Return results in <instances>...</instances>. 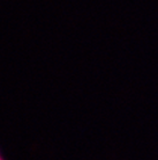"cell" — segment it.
<instances>
[{"label":"cell","mask_w":158,"mask_h":160,"mask_svg":"<svg viewBox=\"0 0 158 160\" xmlns=\"http://www.w3.org/2000/svg\"><path fill=\"white\" fill-rule=\"evenodd\" d=\"M4 159V156H2V154H1V152H0V160H2Z\"/></svg>","instance_id":"cell-1"}]
</instances>
